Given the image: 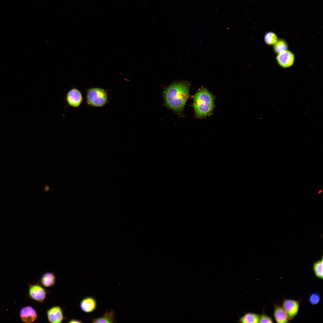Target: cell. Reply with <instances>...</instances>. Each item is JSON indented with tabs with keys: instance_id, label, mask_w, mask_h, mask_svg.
Listing matches in <instances>:
<instances>
[{
	"instance_id": "cell-1",
	"label": "cell",
	"mask_w": 323,
	"mask_h": 323,
	"mask_svg": "<svg viewBox=\"0 0 323 323\" xmlns=\"http://www.w3.org/2000/svg\"><path fill=\"white\" fill-rule=\"evenodd\" d=\"M190 85L185 81L175 82L164 91L166 105L178 115H181L189 96Z\"/></svg>"
},
{
	"instance_id": "cell-2",
	"label": "cell",
	"mask_w": 323,
	"mask_h": 323,
	"mask_svg": "<svg viewBox=\"0 0 323 323\" xmlns=\"http://www.w3.org/2000/svg\"><path fill=\"white\" fill-rule=\"evenodd\" d=\"M193 106L196 118L201 119L212 114L215 97L207 89H199L193 96Z\"/></svg>"
},
{
	"instance_id": "cell-3",
	"label": "cell",
	"mask_w": 323,
	"mask_h": 323,
	"mask_svg": "<svg viewBox=\"0 0 323 323\" xmlns=\"http://www.w3.org/2000/svg\"><path fill=\"white\" fill-rule=\"evenodd\" d=\"M86 100L89 106L101 107L108 102L107 94L103 89L97 87L91 88L87 90Z\"/></svg>"
},
{
	"instance_id": "cell-4",
	"label": "cell",
	"mask_w": 323,
	"mask_h": 323,
	"mask_svg": "<svg viewBox=\"0 0 323 323\" xmlns=\"http://www.w3.org/2000/svg\"><path fill=\"white\" fill-rule=\"evenodd\" d=\"M282 306L289 320H291L298 313L300 307L299 301L292 299H284Z\"/></svg>"
},
{
	"instance_id": "cell-5",
	"label": "cell",
	"mask_w": 323,
	"mask_h": 323,
	"mask_svg": "<svg viewBox=\"0 0 323 323\" xmlns=\"http://www.w3.org/2000/svg\"><path fill=\"white\" fill-rule=\"evenodd\" d=\"M46 295V290L41 285L37 284L29 285L28 295L31 299L42 302L45 299Z\"/></svg>"
},
{
	"instance_id": "cell-6",
	"label": "cell",
	"mask_w": 323,
	"mask_h": 323,
	"mask_svg": "<svg viewBox=\"0 0 323 323\" xmlns=\"http://www.w3.org/2000/svg\"><path fill=\"white\" fill-rule=\"evenodd\" d=\"M65 100L69 106L77 108L80 106L82 102L83 97L80 91L77 89L74 88L67 92Z\"/></svg>"
},
{
	"instance_id": "cell-7",
	"label": "cell",
	"mask_w": 323,
	"mask_h": 323,
	"mask_svg": "<svg viewBox=\"0 0 323 323\" xmlns=\"http://www.w3.org/2000/svg\"><path fill=\"white\" fill-rule=\"evenodd\" d=\"M19 315L21 320L26 323L34 322L37 316L36 311L30 306H27L22 308L20 311Z\"/></svg>"
},
{
	"instance_id": "cell-8",
	"label": "cell",
	"mask_w": 323,
	"mask_h": 323,
	"mask_svg": "<svg viewBox=\"0 0 323 323\" xmlns=\"http://www.w3.org/2000/svg\"><path fill=\"white\" fill-rule=\"evenodd\" d=\"M47 316L49 322L61 323L65 319L63 311L60 307H52L47 311Z\"/></svg>"
},
{
	"instance_id": "cell-9",
	"label": "cell",
	"mask_w": 323,
	"mask_h": 323,
	"mask_svg": "<svg viewBox=\"0 0 323 323\" xmlns=\"http://www.w3.org/2000/svg\"><path fill=\"white\" fill-rule=\"evenodd\" d=\"M276 58L278 64L282 67L284 68L291 66L294 61V54L291 52L287 50L278 54Z\"/></svg>"
},
{
	"instance_id": "cell-10",
	"label": "cell",
	"mask_w": 323,
	"mask_h": 323,
	"mask_svg": "<svg viewBox=\"0 0 323 323\" xmlns=\"http://www.w3.org/2000/svg\"><path fill=\"white\" fill-rule=\"evenodd\" d=\"M81 310L86 313H90L96 308L97 303L95 299L92 296H87L83 298L80 303Z\"/></svg>"
},
{
	"instance_id": "cell-11",
	"label": "cell",
	"mask_w": 323,
	"mask_h": 323,
	"mask_svg": "<svg viewBox=\"0 0 323 323\" xmlns=\"http://www.w3.org/2000/svg\"><path fill=\"white\" fill-rule=\"evenodd\" d=\"M273 315L278 323H287L289 322L288 316L282 306L277 304L274 305Z\"/></svg>"
},
{
	"instance_id": "cell-12",
	"label": "cell",
	"mask_w": 323,
	"mask_h": 323,
	"mask_svg": "<svg viewBox=\"0 0 323 323\" xmlns=\"http://www.w3.org/2000/svg\"><path fill=\"white\" fill-rule=\"evenodd\" d=\"M115 313L112 309L107 310L102 316L91 319L93 323H113L115 322Z\"/></svg>"
},
{
	"instance_id": "cell-13",
	"label": "cell",
	"mask_w": 323,
	"mask_h": 323,
	"mask_svg": "<svg viewBox=\"0 0 323 323\" xmlns=\"http://www.w3.org/2000/svg\"><path fill=\"white\" fill-rule=\"evenodd\" d=\"M260 315L256 313L248 312L245 313L244 315L238 320L240 323H259Z\"/></svg>"
},
{
	"instance_id": "cell-14",
	"label": "cell",
	"mask_w": 323,
	"mask_h": 323,
	"mask_svg": "<svg viewBox=\"0 0 323 323\" xmlns=\"http://www.w3.org/2000/svg\"><path fill=\"white\" fill-rule=\"evenodd\" d=\"M56 278L54 274L51 272H47L41 276L40 281L45 287H48L53 286L55 282Z\"/></svg>"
},
{
	"instance_id": "cell-15",
	"label": "cell",
	"mask_w": 323,
	"mask_h": 323,
	"mask_svg": "<svg viewBox=\"0 0 323 323\" xmlns=\"http://www.w3.org/2000/svg\"><path fill=\"white\" fill-rule=\"evenodd\" d=\"M323 266L322 257L321 259L314 262L313 265V269L315 276L321 279L323 278Z\"/></svg>"
},
{
	"instance_id": "cell-16",
	"label": "cell",
	"mask_w": 323,
	"mask_h": 323,
	"mask_svg": "<svg viewBox=\"0 0 323 323\" xmlns=\"http://www.w3.org/2000/svg\"><path fill=\"white\" fill-rule=\"evenodd\" d=\"M287 45L284 40H280L277 41L275 44L274 49L276 53L279 54L287 50Z\"/></svg>"
},
{
	"instance_id": "cell-17",
	"label": "cell",
	"mask_w": 323,
	"mask_h": 323,
	"mask_svg": "<svg viewBox=\"0 0 323 323\" xmlns=\"http://www.w3.org/2000/svg\"><path fill=\"white\" fill-rule=\"evenodd\" d=\"M266 43L269 45L275 44L277 41V38L276 34L272 32L266 33L264 36Z\"/></svg>"
},
{
	"instance_id": "cell-18",
	"label": "cell",
	"mask_w": 323,
	"mask_h": 323,
	"mask_svg": "<svg viewBox=\"0 0 323 323\" xmlns=\"http://www.w3.org/2000/svg\"><path fill=\"white\" fill-rule=\"evenodd\" d=\"M321 299L320 296L317 292H313L311 294L309 297L308 300L309 303L312 305H315L318 304Z\"/></svg>"
},
{
	"instance_id": "cell-19",
	"label": "cell",
	"mask_w": 323,
	"mask_h": 323,
	"mask_svg": "<svg viewBox=\"0 0 323 323\" xmlns=\"http://www.w3.org/2000/svg\"><path fill=\"white\" fill-rule=\"evenodd\" d=\"M259 323H273L272 318L264 313L260 315Z\"/></svg>"
},
{
	"instance_id": "cell-20",
	"label": "cell",
	"mask_w": 323,
	"mask_h": 323,
	"mask_svg": "<svg viewBox=\"0 0 323 323\" xmlns=\"http://www.w3.org/2000/svg\"><path fill=\"white\" fill-rule=\"evenodd\" d=\"M68 322L71 323H81V322H82L80 320H79L77 319H71Z\"/></svg>"
},
{
	"instance_id": "cell-21",
	"label": "cell",
	"mask_w": 323,
	"mask_h": 323,
	"mask_svg": "<svg viewBox=\"0 0 323 323\" xmlns=\"http://www.w3.org/2000/svg\"><path fill=\"white\" fill-rule=\"evenodd\" d=\"M49 189V187L47 185V186H46L45 185L44 190L45 191H48L50 190Z\"/></svg>"
},
{
	"instance_id": "cell-22",
	"label": "cell",
	"mask_w": 323,
	"mask_h": 323,
	"mask_svg": "<svg viewBox=\"0 0 323 323\" xmlns=\"http://www.w3.org/2000/svg\"><path fill=\"white\" fill-rule=\"evenodd\" d=\"M322 191H321V190H320V191H319V192H320V193H321V192H322Z\"/></svg>"
}]
</instances>
